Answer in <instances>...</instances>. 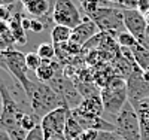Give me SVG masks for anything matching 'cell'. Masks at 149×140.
Segmentation results:
<instances>
[{
	"mask_svg": "<svg viewBox=\"0 0 149 140\" xmlns=\"http://www.w3.org/2000/svg\"><path fill=\"white\" fill-rule=\"evenodd\" d=\"M0 97L3 101V113L0 116V130H5L12 140H26L29 133L19 124L26 112L21 110L3 79H0Z\"/></svg>",
	"mask_w": 149,
	"mask_h": 140,
	"instance_id": "6da1fadb",
	"label": "cell"
},
{
	"mask_svg": "<svg viewBox=\"0 0 149 140\" xmlns=\"http://www.w3.org/2000/svg\"><path fill=\"white\" fill-rule=\"evenodd\" d=\"M24 93L29 98L31 112L40 119L45 115H48L49 112L55 110L57 107L66 106L61 97L52 90V86L40 81H31L30 86Z\"/></svg>",
	"mask_w": 149,
	"mask_h": 140,
	"instance_id": "7a4b0ae2",
	"label": "cell"
},
{
	"mask_svg": "<svg viewBox=\"0 0 149 140\" xmlns=\"http://www.w3.org/2000/svg\"><path fill=\"white\" fill-rule=\"evenodd\" d=\"M100 97L104 106V112L112 116H118L122 107L128 103V93H127V82L122 78L112 79L106 86L100 90Z\"/></svg>",
	"mask_w": 149,
	"mask_h": 140,
	"instance_id": "3957f363",
	"label": "cell"
},
{
	"mask_svg": "<svg viewBox=\"0 0 149 140\" xmlns=\"http://www.w3.org/2000/svg\"><path fill=\"white\" fill-rule=\"evenodd\" d=\"M95 25L98 27L102 33H106L112 36L113 39L125 31V25H124V15L122 9L116 6H103L100 10H97L93 17H90Z\"/></svg>",
	"mask_w": 149,
	"mask_h": 140,
	"instance_id": "277c9868",
	"label": "cell"
},
{
	"mask_svg": "<svg viewBox=\"0 0 149 140\" xmlns=\"http://www.w3.org/2000/svg\"><path fill=\"white\" fill-rule=\"evenodd\" d=\"M115 128L118 140H142L139 116L130 101L115 118Z\"/></svg>",
	"mask_w": 149,
	"mask_h": 140,
	"instance_id": "5b68a950",
	"label": "cell"
},
{
	"mask_svg": "<svg viewBox=\"0 0 149 140\" xmlns=\"http://www.w3.org/2000/svg\"><path fill=\"white\" fill-rule=\"evenodd\" d=\"M51 20L57 25H66L69 29H76L84 21L81 12L73 0H55L51 10Z\"/></svg>",
	"mask_w": 149,
	"mask_h": 140,
	"instance_id": "8992f818",
	"label": "cell"
},
{
	"mask_svg": "<svg viewBox=\"0 0 149 140\" xmlns=\"http://www.w3.org/2000/svg\"><path fill=\"white\" fill-rule=\"evenodd\" d=\"M3 57H5V69L14 76L15 81L19 84V86L24 91L30 86V79L27 78V63H26V54L21 51L15 49H3Z\"/></svg>",
	"mask_w": 149,
	"mask_h": 140,
	"instance_id": "52a82bcc",
	"label": "cell"
},
{
	"mask_svg": "<svg viewBox=\"0 0 149 140\" xmlns=\"http://www.w3.org/2000/svg\"><path fill=\"white\" fill-rule=\"evenodd\" d=\"M70 110L72 109L67 106H61L52 112H49L48 115H45L40 119V127L43 130L46 140L54 139V137H64V130H66Z\"/></svg>",
	"mask_w": 149,
	"mask_h": 140,
	"instance_id": "ba28073f",
	"label": "cell"
},
{
	"mask_svg": "<svg viewBox=\"0 0 149 140\" xmlns=\"http://www.w3.org/2000/svg\"><path fill=\"white\" fill-rule=\"evenodd\" d=\"M127 82V93H128V101L133 107H136L140 101L149 97V81L145 79L143 70L136 66L131 75L125 79Z\"/></svg>",
	"mask_w": 149,
	"mask_h": 140,
	"instance_id": "9c48e42d",
	"label": "cell"
},
{
	"mask_svg": "<svg viewBox=\"0 0 149 140\" xmlns=\"http://www.w3.org/2000/svg\"><path fill=\"white\" fill-rule=\"evenodd\" d=\"M124 25L125 30L130 31L140 43H145L146 33H148V20L137 9H122Z\"/></svg>",
	"mask_w": 149,
	"mask_h": 140,
	"instance_id": "30bf717a",
	"label": "cell"
},
{
	"mask_svg": "<svg viewBox=\"0 0 149 140\" xmlns=\"http://www.w3.org/2000/svg\"><path fill=\"white\" fill-rule=\"evenodd\" d=\"M98 33H100V30H98V27L95 25V22L91 18L86 17V18H84V21L78 25L76 29H73L70 43L78 46V48H82L86 42H90Z\"/></svg>",
	"mask_w": 149,
	"mask_h": 140,
	"instance_id": "8fae6325",
	"label": "cell"
},
{
	"mask_svg": "<svg viewBox=\"0 0 149 140\" xmlns=\"http://www.w3.org/2000/svg\"><path fill=\"white\" fill-rule=\"evenodd\" d=\"M74 110L82 113L85 116H102L103 112H104V106H103V101L100 95H94V97H88V98H84L82 103L74 107Z\"/></svg>",
	"mask_w": 149,
	"mask_h": 140,
	"instance_id": "7c38bea8",
	"label": "cell"
},
{
	"mask_svg": "<svg viewBox=\"0 0 149 140\" xmlns=\"http://www.w3.org/2000/svg\"><path fill=\"white\" fill-rule=\"evenodd\" d=\"M136 113L139 116L140 122V131H142V140H149V97L134 107Z\"/></svg>",
	"mask_w": 149,
	"mask_h": 140,
	"instance_id": "4fadbf2b",
	"label": "cell"
},
{
	"mask_svg": "<svg viewBox=\"0 0 149 140\" xmlns=\"http://www.w3.org/2000/svg\"><path fill=\"white\" fill-rule=\"evenodd\" d=\"M9 29L12 33V37L15 39V43L24 45L27 42V37H26V30L22 29V15L19 12L12 15L10 18V24H9Z\"/></svg>",
	"mask_w": 149,
	"mask_h": 140,
	"instance_id": "5bb4252c",
	"label": "cell"
},
{
	"mask_svg": "<svg viewBox=\"0 0 149 140\" xmlns=\"http://www.w3.org/2000/svg\"><path fill=\"white\" fill-rule=\"evenodd\" d=\"M60 70H61V69L57 67L55 64H52V61H43L42 66L37 69L34 73H36L37 81L45 82V84H49V82L55 78V75H57Z\"/></svg>",
	"mask_w": 149,
	"mask_h": 140,
	"instance_id": "9a60e30c",
	"label": "cell"
},
{
	"mask_svg": "<svg viewBox=\"0 0 149 140\" xmlns=\"http://www.w3.org/2000/svg\"><path fill=\"white\" fill-rule=\"evenodd\" d=\"M72 31L73 29H69L66 25H54L51 29V40L55 46H60V45H64V43H69L70 39H72Z\"/></svg>",
	"mask_w": 149,
	"mask_h": 140,
	"instance_id": "2e32d148",
	"label": "cell"
},
{
	"mask_svg": "<svg viewBox=\"0 0 149 140\" xmlns=\"http://www.w3.org/2000/svg\"><path fill=\"white\" fill-rule=\"evenodd\" d=\"M131 52L134 57V61L143 72L149 69V48H146L143 43L136 45L134 48H131Z\"/></svg>",
	"mask_w": 149,
	"mask_h": 140,
	"instance_id": "e0dca14e",
	"label": "cell"
},
{
	"mask_svg": "<svg viewBox=\"0 0 149 140\" xmlns=\"http://www.w3.org/2000/svg\"><path fill=\"white\" fill-rule=\"evenodd\" d=\"M82 131H84V127L73 116V113L70 110V115H69V119H67V124H66V130H64V139L66 140H74Z\"/></svg>",
	"mask_w": 149,
	"mask_h": 140,
	"instance_id": "ac0fdd59",
	"label": "cell"
},
{
	"mask_svg": "<svg viewBox=\"0 0 149 140\" xmlns=\"http://www.w3.org/2000/svg\"><path fill=\"white\" fill-rule=\"evenodd\" d=\"M27 12L33 17H45L49 9H51V5H49V0H37V2H33L30 5L26 6Z\"/></svg>",
	"mask_w": 149,
	"mask_h": 140,
	"instance_id": "d6986e66",
	"label": "cell"
},
{
	"mask_svg": "<svg viewBox=\"0 0 149 140\" xmlns=\"http://www.w3.org/2000/svg\"><path fill=\"white\" fill-rule=\"evenodd\" d=\"M81 6H82L84 12L90 18L95 14L97 10H100L103 6H107V2L106 0H81Z\"/></svg>",
	"mask_w": 149,
	"mask_h": 140,
	"instance_id": "ffe728a7",
	"label": "cell"
},
{
	"mask_svg": "<svg viewBox=\"0 0 149 140\" xmlns=\"http://www.w3.org/2000/svg\"><path fill=\"white\" fill-rule=\"evenodd\" d=\"M36 52L39 54V57L43 61H52V58L57 54V51H55L54 43H40L39 46H37Z\"/></svg>",
	"mask_w": 149,
	"mask_h": 140,
	"instance_id": "44dd1931",
	"label": "cell"
},
{
	"mask_svg": "<svg viewBox=\"0 0 149 140\" xmlns=\"http://www.w3.org/2000/svg\"><path fill=\"white\" fill-rule=\"evenodd\" d=\"M116 42L119 43V46H122V48H128V49H131V48H134L136 45H139L140 42L136 39V37L130 33V31H122L118 37H116Z\"/></svg>",
	"mask_w": 149,
	"mask_h": 140,
	"instance_id": "7402d4cb",
	"label": "cell"
},
{
	"mask_svg": "<svg viewBox=\"0 0 149 140\" xmlns=\"http://www.w3.org/2000/svg\"><path fill=\"white\" fill-rule=\"evenodd\" d=\"M26 63H27L29 70L36 72L37 69L42 66L43 60L39 57V54H37V52H29V54H26Z\"/></svg>",
	"mask_w": 149,
	"mask_h": 140,
	"instance_id": "603a6c76",
	"label": "cell"
},
{
	"mask_svg": "<svg viewBox=\"0 0 149 140\" xmlns=\"http://www.w3.org/2000/svg\"><path fill=\"white\" fill-rule=\"evenodd\" d=\"M26 140H46L45 134H43V130L40 125H37L36 128H33L31 131H29Z\"/></svg>",
	"mask_w": 149,
	"mask_h": 140,
	"instance_id": "cb8c5ba5",
	"label": "cell"
},
{
	"mask_svg": "<svg viewBox=\"0 0 149 140\" xmlns=\"http://www.w3.org/2000/svg\"><path fill=\"white\" fill-rule=\"evenodd\" d=\"M98 131L97 130H84L74 140H95Z\"/></svg>",
	"mask_w": 149,
	"mask_h": 140,
	"instance_id": "d4e9b609",
	"label": "cell"
},
{
	"mask_svg": "<svg viewBox=\"0 0 149 140\" xmlns=\"http://www.w3.org/2000/svg\"><path fill=\"white\" fill-rule=\"evenodd\" d=\"M95 140H118L115 131H98Z\"/></svg>",
	"mask_w": 149,
	"mask_h": 140,
	"instance_id": "484cf974",
	"label": "cell"
},
{
	"mask_svg": "<svg viewBox=\"0 0 149 140\" xmlns=\"http://www.w3.org/2000/svg\"><path fill=\"white\" fill-rule=\"evenodd\" d=\"M139 0H121V9H137Z\"/></svg>",
	"mask_w": 149,
	"mask_h": 140,
	"instance_id": "4316f807",
	"label": "cell"
},
{
	"mask_svg": "<svg viewBox=\"0 0 149 140\" xmlns=\"http://www.w3.org/2000/svg\"><path fill=\"white\" fill-rule=\"evenodd\" d=\"M30 30L34 31V33L43 31V24L40 22V20H31V27H30Z\"/></svg>",
	"mask_w": 149,
	"mask_h": 140,
	"instance_id": "83f0119b",
	"label": "cell"
},
{
	"mask_svg": "<svg viewBox=\"0 0 149 140\" xmlns=\"http://www.w3.org/2000/svg\"><path fill=\"white\" fill-rule=\"evenodd\" d=\"M10 10L6 6H0V21H5V20H10Z\"/></svg>",
	"mask_w": 149,
	"mask_h": 140,
	"instance_id": "f1b7e54d",
	"label": "cell"
},
{
	"mask_svg": "<svg viewBox=\"0 0 149 140\" xmlns=\"http://www.w3.org/2000/svg\"><path fill=\"white\" fill-rule=\"evenodd\" d=\"M10 30H9V27L5 24V21H0V37H3L5 34H8Z\"/></svg>",
	"mask_w": 149,
	"mask_h": 140,
	"instance_id": "f546056e",
	"label": "cell"
},
{
	"mask_svg": "<svg viewBox=\"0 0 149 140\" xmlns=\"http://www.w3.org/2000/svg\"><path fill=\"white\" fill-rule=\"evenodd\" d=\"M0 140H12V139L5 130H0Z\"/></svg>",
	"mask_w": 149,
	"mask_h": 140,
	"instance_id": "4dcf8cb0",
	"label": "cell"
},
{
	"mask_svg": "<svg viewBox=\"0 0 149 140\" xmlns=\"http://www.w3.org/2000/svg\"><path fill=\"white\" fill-rule=\"evenodd\" d=\"M106 2H107L110 6H116V8H121V0H106Z\"/></svg>",
	"mask_w": 149,
	"mask_h": 140,
	"instance_id": "1f68e13d",
	"label": "cell"
},
{
	"mask_svg": "<svg viewBox=\"0 0 149 140\" xmlns=\"http://www.w3.org/2000/svg\"><path fill=\"white\" fill-rule=\"evenodd\" d=\"M14 2H15V0H0V6H6V5H10Z\"/></svg>",
	"mask_w": 149,
	"mask_h": 140,
	"instance_id": "d6a6232c",
	"label": "cell"
},
{
	"mask_svg": "<svg viewBox=\"0 0 149 140\" xmlns=\"http://www.w3.org/2000/svg\"><path fill=\"white\" fill-rule=\"evenodd\" d=\"M33 2H37V0H21V3H22L24 6H27V5H30V3H33Z\"/></svg>",
	"mask_w": 149,
	"mask_h": 140,
	"instance_id": "836d02e7",
	"label": "cell"
},
{
	"mask_svg": "<svg viewBox=\"0 0 149 140\" xmlns=\"http://www.w3.org/2000/svg\"><path fill=\"white\" fill-rule=\"evenodd\" d=\"M2 113H3V101L0 98V116H2Z\"/></svg>",
	"mask_w": 149,
	"mask_h": 140,
	"instance_id": "e575fe53",
	"label": "cell"
},
{
	"mask_svg": "<svg viewBox=\"0 0 149 140\" xmlns=\"http://www.w3.org/2000/svg\"><path fill=\"white\" fill-rule=\"evenodd\" d=\"M49 140H66L64 137H54V139H49Z\"/></svg>",
	"mask_w": 149,
	"mask_h": 140,
	"instance_id": "d590c367",
	"label": "cell"
}]
</instances>
